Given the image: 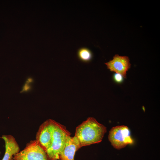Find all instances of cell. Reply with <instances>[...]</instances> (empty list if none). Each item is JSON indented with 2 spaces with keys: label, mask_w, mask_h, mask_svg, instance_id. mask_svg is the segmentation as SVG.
Wrapping results in <instances>:
<instances>
[{
  "label": "cell",
  "mask_w": 160,
  "mask_h": 160,
  "mask_svg": "<svg viewBox=\"0 0 160 160\" xmlns=\"http://www.w3.org/2000/svg\"><path fill=\"white\" fill-rule=\"evenodd\" d=\"M106 131L105 126L95 118L89 117L76 127L74 136L81 148L100 143Z\"/></svg>",
  "instance_id": "1"
},
{
  "label": "cell",
  "mask_w": 160,
  "mask_h": 160,
  "mask_svg": "<svg viewBox=\"0 0 160 160\" xmlns=\"http://www.w3.org/2000/svg\"><path fill=\"white\" fill-rule=\"evenodd\" d=\"M53 140L50 147L46 151L49 160H58L65 146L67 138L71 133L66 127L53 120Z\"/></svg>",
  "instance_id": "2"
},
{
  "label": "cell",
  "mask_w": 160,
  "mask_h": 160,
  "mask_svg": "<svg viewBox=\"0 0 160 160\" xmlns=\"http://www.w3.org/2000/svg\"><path fill=\"white\" fill-rule=\"evenodd\" d=\"M108 138L111 145L117 149L122 148L133 143L129 129L124 125L112 127L109 132Z\"/></svg>",
  "instance_id": "3"
},
{
  "label": "cell",
  "mask_w": 160,
  "mask_h": 160,
  "mask_svg": "<svg viewBox=\"0 0 160 160\" xmlns=\"http://www.w3.org/2000/svg\"><path fill=\"white\" fill-rule=\"evenodd\" d=\"M14 160H49L46 152L36 140L31 141L25 148L13 157Z\"/></svg>",
  "instance_id": "4"
},
{
  "label": "cell",
  "mask_w": 160,
  "mask_h": 160,
  "mask_svg": "<svg viewBox=\"0 0 160 160\" xmlns=\"http://www.w3.org/2000/svg\"><path fill=\"white\" fill-rule=\"evenodd\" d=\"M53 130V120L49 119L40 126L36 133L35 140L45 152L52 142Z\"/></svg>",
  "instance_id": "5"
},
{
  "label": "cell",
  "mask_w": 160,
  "mask_h": 160,
  "mask_svg": "<svg viewBox=\"0 0 160 160\" xmlns=\"http://www.w3.org/2000/svg\"><path fill=\"white\" fill-rule=\"evenodd\" d=\"M108 69L126 78V72L130 68L131 64L129 57L126 56H120L116 55L112 60L106 63Z\"/></svg>",
  "instance_id": "6"
},
{
  "label": "cell",
  "mask_w": 160,
  "mask_h": 160,
  "mask_svg": "<svg viewBox=\"0 0 160 160\" xmlns=\"http://www.w3.org/2000/svg\"><path fill=\"white\" fill-rule=\"evenodd\" d=\"M79 144L74 136H68L64 147L59 155L60 160H74L75 153L80 148Z\"/></svg>",
  "instance_id": "7"
},
{
  "label": "cell",
  "mask_w": 160,
  "mask_h": 160,
  "mask_svg": "<svg viewBox=\"0 0 160 160\" xmlns=\"http://www.w3.org/2000/svg\"><path fill=\"white\" fill-rule=\"evenodd\" d=\"M1 138L5 145V151L2 160H13L14 156L20 151L19 146L15 138L11 135H3Z\"/></svg>",
  "instance_id": "8"
},
{
  "label": "cell",
  "mask_w": 160,
  "mask_h": 160,
  "mask_svg": "<svg viewBox=\"0 0 160 160\" xmlns=\"http://www.w3.org/2000/svg\"><path fill=\"white\" fill-rule=\"evenodd\" d=\"M77 55L81 61L86 63L90 61L92 56L91 51L86 47L79 49L78 50Z\"/></svg>",
  "instance_id": "9"
},
{
  "label": "cell",
  "mask_w": 160,
  "mask_h": 160,
  "mask_svg": "<svg viewBox=\"0 0 160 160\" xmlns=\"http://www.w3.org/2000/svg\"><path fill=\"white\" fill-rule=\"evenodd\" d=\"M123 77L121 74L116 73L114 75V79L115 81L118 83H121L123 81Z\"/></svg>",
  "instance_id": "10"
}]
</instances>
